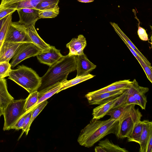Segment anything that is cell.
<instances>
[{
  "label": "cell",
  "instance_id": "cell-1",
  "mask_svg": "<svg viewBox=\"0 0 152 152\" xmlns=\"http://www.w3.org/2000/svg\"><path fill=\"white\" fill-rule=\"evenodd\" d=\"M118 120L110 118L103 121L92 119L80 131L77 142L82 146L87 148L93 146L107 135H116Z\"/></svg>",
  "mask_w": 152,
  "mask_h": 152
},
{
  "label": "cell",
  "instance_id": "cell-2",
  "mask_svg": "<svg viewBox=\"0 0 152 152\" xmlns=\"http://www.w3.org/2000/svg\"><path fill=\"white\" fill-rule=\"evenodd\" d=\"M76 70L75 56H64L59 61L49 68L41 78L40 91L57 83H62L67 80L69 74Z\"/></svg>",
  "mask_w": 152,
  "mask_h": 152
},
{
  "label": "cell",
  "instance_id": "cell-3",
  "mask_svg": "<svg viewBox=\"0 0 152 152\" xmlns=\"http://www.w3.org/2000/svg\"><path fill=\"white\" fill-rule=\"evenodd\" d=\"M8 79L26 90L29 94L37 91L41 84V77L31 68L23 65L11 69Z\"/></svg>",
  "mask_w": 152,
  "mask_h": 152
},
{
  "label": "cell",
  "instance_id": "cell-4",
  "mask_svg": "<svg viewBox=\"0 0 152 152\" xmlns=\"http://www.w3.org/2000/svg\"><path fill=\"white\" fill-rule=\"evenodd\" d=\"M25 99H13L3 109L4 123L3 130H8L26 112L24 107Z\"/></svg>",
  "mask_w": 152,
  "mask_h": 152
},
{
  "label": "cell",
  "instance_id": "cell-5",
  "mask_svg": "<svg viewBox=\"0 0 152 152\" xmlns=\"http://www.w3.org/2000/svg\"><path fill=\"white\" fill-rule=\"evenodd\" d=\"M135 106L118 120V131L116 135L118 138H128L135 125L141 121L142 115L138 109L135 108Z\"/></svg>",
  "mask_w": 152,
  "mask_h": 152
},
{
  "label": "cell",
  "instance_id": "cell-6",
  "mask_svg": "<svg viewBox=\"0 0 152 152\" xmlns=\"http://www.w3.org/2000/svg\"><path fill=\"white\" fill-rule=\"evenodd\" d=\"M42 50L32 42H23L18 48L10 63L11 68H13L24 60L36 56Z\"/></svg>",
  "mask_w": 152,
  "mask_h": 152
},
{
  "label": "cell",
  "instance_id": "cell-7",
  "mask_svg": "<svg viewBox=\"0 0 152 152\" xmlns=\"http://www.w3.org/2000/svg\"><path fill=\"white\" fill-rule=\"evenodd\" d=\"M4 42L32 43L26 32V26L18 21L11 22Z\"/></svg>",
  "mask_w": 152,
  "mask_h": 152
},
{
  "label": "cell",
  "instance_id": "cell-8",
  "mask_svg": "<svg viewBox=\"0 0 152 152\" xmlns=\"http://www.w3.org/2000/svg\"><path fill=\"white\" fill-rule=\"evenodd\" d=\"M148 91V88L140 86L136 79H134L132 81L129 88L126 89V91L127 94L135 98L142 110H145L147 102L145 94Z\"/></svg>",
  "mask_w": 152,
  "mask_h": 152
},
{
  "label": "cell",
  "instance_id": "cell-9",
  "mask_svg": "<svg viewBox=\"0 0 152 152\" xmlns=\"http://www.w3.org/2000/svg\"><path fill=\"white\" fill-rule=\"evenodd\" d=\"M45 0H1L0 10L11 8L16 10L28 8L36 9L37 6L41 2Z\"/></svg>",
  "mask_w": 152,
  "mask_h": 152
},
{
  "label": "cell",
  "instance_id": "cell-10",
  "mask_svg": "<svg viewBox=\"0 0 152 152\" xmlns=\"http://www.w3.org/2000/svg\"><path fill=\"white\" fill-rule=\"evenodd\" d=\"M64 56L60 53V50L53 46L46 50L42 51L36 56L41 63L50 66L59 61Z\"/></svg>",
  "mask_w": 152,
  "mask_h": 152
},
{
  "label": "cell",
  "instance_id": "cell-11",
  "mask_svg": "<svg viewBox=\"0 0 152 152\" xmlns=\"http://www.w3.org/2000/svg\"><path fill=\"white\" fill-rule=\"evenodd\" d=\"M76 63V77L86 75L95 69L96 66L90 61L86 55L83 53L75 56Z\"/></svg>",
  "mask_w": 152,
  "mask_h": 152
},
{
  "label": "cell",
  "instance_id": "cell-12",
  "mask_svg": "<svg viewBox=\"0 0 152 152\" xmlns=\"http://www.w3.org/2000/svg\"><path fill=\"white\" fill-rule=\"evenodd\" d=\"M126 89L118 90L112 91L105 92L86 97L90 105L101 104L119 96Z\"/></svg>",
  "mask_w": 152,
  "mask_h": 152
},
{
  "label": "cell",
  "instance_id": "cell-13",
  "mask_svg": "<svg viewBox=\"0 0 152 152\" xmlns=\"http://www.w3.org/2000/svg\"><path fill=\"white\" fill-rule=\"evenodd\" d=\"M17 11L19 17L18 22L25 26L36 23L40 19L38 15L39 10H37L24 8Z\"/></svg>",
  "mask_w": 152,
  "mask_h": 152
},
{
  "label": "cell",
  "instance_id": "cell-14",
  "mask_svg": "<svg viewBox=\"0 0 152 152\" xmlns=\"http://www.w3.org/2000/svg\"><path fill=\"white\" fill-rule=\"evenodd\" d=\"M22 43L4 42L0 49V62H9Z\"/></svg>",
  "mask_w": 152,
  "mask_h": 152
},
{
  "label": "cell",
  "instance_id": "cell-15",
  "mask_svg": "<svg viewBox=\"0 0 152 152\" xmlns=\"http://www.w3.org/2000/svg\"><path fill=\"white\" fill-rule=\"evenodd\" d=\"M86 38L82 34L79 35L77 38H73L66 45L69 50V55L77 56L81 55L86 46Z\"/></svg>",
  "mask_w": 152,
  "mask_h": 152
},
{
  "label": "cell",
  "instance_id": "cell-16",
  "mask_svg": "<svg viewBox=\"0 0 152 152\" xmlns=\"http://www.w3.org/2000/svg\"><path fill=\"white\" fill-rule=\"evenodd\" d=\"M131 83L132 81H130L129 80H124L116 81L98 90L89 92L85 95V96L86 97L119 89H127L129 88Z\"/></svg>",
  "mask_w": 152,
  "mask_h": 152
},
{
  "label": "cell",
  "instance_id": "cell-17",
  "mask_svg": "<svg viewBox=\"0 0 152 152\" xmlns=\"http://www.w3.org/2000/svg\"><path fill=\"white\" fill-rule=\"evenodd\" d=\"M35 23L26 26V32L33 43L42 51L46 50L51 46L46 43L39 36L35 28Z\"/></svg>",
  "mask_w": 152,
  "mask_h": 152
},
{
  "label": "cell",
  "instance_id": "cell-18",
  "mask_svg": "<svg viewBox=\"0 0 152 152\" xmlns=\"http://www.w3.org/2000/svg\"><path fill=\"white\" fill-rule=\"evenodd\" d=\"M62 83H57L50 86L38 91V100L31 108L32 110L39 104L47 100L58 92L61 87Z\"/></svg>",
  "mask_w": 152,
  "mask_h": 152
},
{
  "label": "cell",
  "instance_id": "cell-19",
  "mask_svg": "<svg viewBox=\"0 0 152 152\" xmlns=\"http://www.w3.org/2000/svg\"><path fill=\"white\" fill-rule=\"evenodd\" d=\"M119 96L94 108L92 114V119L99 120L107 115L111 110L113 105L118 100Z\"/></svg>",
  "mask_w": 152,
  "mask_h": 152
},
{
  "label": "cell",
  "instance_id": "cell-20",
  "mask_svg": "<svg viewBox=\"0 0 152 152\" xmlns=\"http://www.w3.org/2000/svg\"><path fill=\"white\" fill-rule=\"evenodd\" d=\"M143 121V125L139 144L140 152H145L150 132L152 131V122L148 120Z\"/></svg>",
  "mask_w": 152,
  "mask_h": 152
},
{
  "label": "cell",
  "instance_id": "cell-21",
  "mask_svg": "<svg viewBox=\"0 0 152 152\" xmlns=\"http://www.w3.org/2000/svg\"><path fill=\"white\" fill-rule=\"evenodd\" d=\"M13 99L8 91L6 80L0 78V107L4 108Z\"/></svg>",
  "mask_w": 152,
  "mask_h": 152
},
{
  "label": "cell",
  "instance_id": "cell-22",
  "mask_svg": "<svg viewBox=\"0 0 152 152\" xmlns=\"http://www.w3.org/2000/svg\"><path fill=\"white\" fill-rule=\"evenodd\" d=\"M115 32L120 37H122L129 46L137 53L139 56L148 65L151 66V63L146 57L138 49L128 37L120 28L118 24L115 23L110 22Z\"/></svg>",
  "mask_w": 152,
  "mask_h": 152
},
{
  "label": "cell",
  "instance_id": "cell-23",
  "mask_svg": "<svg viewBox=\"0 0 152 152\" xmlns=\"http://www.w3.org/2000/svg\"><path fill=\"white\" fill-rule=\"evenodd\" d=\"M95 76V75L89 74L84 76L76 77L75 78L69 80H67L62 83L61 87L57 93L62 90L92 78Z\"/></svg>",
  "mask_w": 152,
  "mask_h": 152
},
{
  "label": "cell",
  "instance_id": "cell-24",
  "mask_svg": "<svg viewBox=\"0 0 152 152\" xmlns=\"http://www.w3.org/2000/svg\"><path fill=\"white\" fill-rule=\"evenodd\" d=\"M134 105H128L118 107L110 111L107 115L110 116V118L119 120Z\"/></svg>",
  "mask_w": 152,
  "mask_h": 152
},
{
  "label": "cell",
  "instance_id": "cell-25",
  "mask_svg": "<svg viewBox=\"0 0 152 152\" xmlns=\"http://www.w3.org/2000/svg\"><path fill=\"white\" fill-rule=\"evenodd\" d=\"M99 145L101 146L106 152H127L125 148H122L111 142L108 139L99 141Z\"/></svg>",
  "mask_w": 152,
  "mask_h": 152
},
{
  "label": "cell",
  "instance_id": "cell-26",
  "mask_svg": "<svg viewBox=\"0 0 152 152\" xmlns=\"http://www.w3.org/2000/svg\"><path fill=\"white\" fill-rule=\"evenodd\" d=\"M143 125V121L137 123L134 127L130 136L127 138L129 142H134L139 143Z\"/></svg>",
  "mask_w": 152,
  "mask_h": 152
},
{
  "label": "cell",
  "instance_id": "cell-27",
  "mask_svg": "<svg viewBox=\"0 0 152 152\" xmlns=\"http://www.w3.org/2000/svg\"><path fill=\"white\" fill-rule=\"evenodd\" d=\"M12 13L6 16L5 20L0 30V49L4 41L7 31L12 22Z\"/></svg>",
  "mask_w": 152,
  "mask_h": 152
},
{
  "label": "cell",
  "instance_id": "cell-28",
  "mask_svg": "<svg viewBox=\"0 0 152 152\" xmlns=\"http://www.w3.org/2000/svg\"><path fill=\"white\" fill-rule=\"evenodd\" d=\"M48 103L47 100H45L32 109L30 120L25 132L26 135L28 134L30 130V126L34 120L42 111Z\"/></svg>",
  "mask_w": 152,
  "mask_h": 152
},
{
  "label": "cell",
  "instance_id": "cell-29",
  "mask_svg": "<svg viewBox=\"0 0 152 152\" xmlns=\"http://www.w3.org/2000/svg\"><path fill=\"white\" fill-rule=\"evenodd\" d=\"M59 13V7L57 5L55 8L44 10H39V19L53 18L57 17Z\"/></svg>",
  "mask_w": 152,
  "mask_h": 152
},
{
  "label": "cell",
  "instance_id": "cell-30",
  "mask_svg": "<svg viewBox=\"0 0 152 152\" xmlns=\"http://www.w3.org/2000/svg\"><path fill=\"white\" fill-rule=\"evenodd\" d=\"M38 91H37L29 94L26 99L24 109L27 111L31 108L36 104L38 100Z\"/></svg>",
  "mask_w": 152,
  "mask_h": 152
},
{
  "label": "cell",
  "instance_id": "cell-31",
  "mask_svg": "<svg viewBox=\"0 0 152 152\" xmlns=\"http://www.w3.org/2000/svg\"><path fill=\"white\" fill-rule=\"evenodd\" d=\"M59 0H45L37 6L36 9L39 10H44L55 8L59 2Z\"/></svg>",
  "mask_w": 152,
  "mask_h": 152
},
{
  "label": "cell",
  "instance_id": "cell-32",
  "mask_svg": "<svg viewBox=\"0 0 152 152\" xmlns=\"http://www.w3.org/2000/svg\"><path fill=\"white\" fill-rule=\"evenodd\" d=\"M11 69V65L9 62H0V78L9 76Z\"/></svg>",
  "mask_w": 152,
  "mask_h": 152
},
{
  "label": "cell",
  "instance_id": "cell-33",
  "mask_svg": "<svg viewBox=\"0 0 152 152\" xmlns=\"http://www.w3.org/2000/svg\"><path fill=\"white\" fill-rule=\"evenodd\" d=\"M122 39L123 42H124L127 47L128 48L132 54L137 60L140 64L142 67L144 71L149 69L152 66H150L146 64L144 61L139 56L137 53L133 50L127 43L125 41L122 37H120Z\"/></svg>",
  "mask_w": 152,
  "mask_h": 152
},
{
  "label": "cell",
  "instance_id": "cell-34",
  "mask_svg": "<svg viewBox=\"0 0 152 152\" xmlns=\"http://www.w3.org/2000/svg\"><path fill=\"white\" fill-rule=\"evenodd\" d=\"M31 110L30 109L27 111L23 115L20 117L15 124L11 127V129H15L16 130H18L22 129L25 119L28 115Z\"/></svg>",
  "mask_w": 152,
  "mask_h": 152
},
{
  "label": "cell",
  "instance_id": "cell-35",
  "mask_svg": "<svg viewBox=\"0 0 152 152\" xmlns=\"http://www.w3.org/2000/svg\"><path fill=\"white\" fill-rule=\"evenodd\" d=\"M130 104L137 105L139 106V104L135 98L132 95L128 94L126 93L125 98L120 107Z\"/></svg>",
  "mask_w": 152,
  "mask_h": 152
},
{
  "label": "cell",
  "instance_id": "cell-36",
  "mask_svg": "<svg viewBox=\"0 0 152 152\" xmlns=\"http://www.w3.org/2000/svg\"><path fill=\"white\" fill-rule=\"evenodd\" d=\"M137 34L139 38L141 40L146 41L148 40V36L146 30L140 26L139 25L138 26Z\"/></svg>",
  "mask_w": 152,
  "mask_h": 152
},
{
  "label": "cell",
  "instance_id": "cell-37",
  "mask_svg": "<svg viewBox=\"0 0 152 152\" xmlns=\"http://www.w3.org/2000/svg\"><path fill=\"white\" fill-rule=\"evenodd\" d=\"M32 110L30 111V112L28 114V115L27 116L24 122L23 125V127L22 128V132H21V134H20V136L18 138V140H19L23 134L24 132H25L26 128H27L28 125L30 121V120L31 114L32 112Z\"/></svg>",
  "mask_w": 152,
  "mask_h": 152
},
{
  "label": "cell",
  "instance_id": "cell-38",
  "mask_svg": "<svg viewBox=\"0 0 152 152\" xmlns=\"http://www.w3.org/2000/svg\"><path fill=\"white\" fill-rule=\"evenodd\" d=\"M16 10L11 8H6L0 10V20L10 14L13 13Z\"/></svg>",
  "mask_w": 152,
  "mask_h": 152
},
{
  "label": "cell",
  "instance_id": "cell-39",
  "mask_svg": "<svg viewBox=\"0 0 152 152\" xmlns=\"http://www.w3.org/2000/svg\"><path fill=\"white\" fill-rule=\"evenodd\" d=\"M152 152V131L150 132L147 142L145 152Z\"/></svg>",
  "mask_w": 152,
  "mask_h": 152
},
{
  "label": "cell",
  "instance_id": "cell-40",
  "mask_svg": "<svg viewBox=\"0 0 152 152\" xmlns=\"http://www.w3.org/2000/svg\"><path fill=\"white\" fill-rule=\"evenodd\" d=\"M94 150L96 152H106L99 145L96 146Z\"/></svg>",
  "mask_w": 152,
  "mask_h": 152
},
{
  "label": "cell",
  "instance_id": "cell-41",
  "mask_svg": "<svg viewBox=\"0 0 152 152\" xmlns=\"http://www.w3.org/2000/svg\"><path fill=\"white\" fill-rule=\"evenodd\" d=\"M77 1L79 2L87 3L92 2L94 1V0H77Z\"/></svg>",
  "mask_w": 152,
  "mask_h": 152
},
{
  "label": "cell",
  "instance_id": "cell-42",
  "mask_svg": "<svg viewBox=\"0 0 152 152\" xmlns=\"http://www.w3.org/2000/svg\"><path fill=\"white\" fill-rule=\"evenodd\" d=\"M6 17L0 20V30L5 20Z\"/></svg>",
  "mask_w": 152,
  "mask_h": 152
},
{
  "label": "cell",
  "instance_id": "cell-43",
  "mask_svg": "<svg viewBox=\"0 0 152 152\" xmlns=\"http://www.w3.org/2000/svg\"><path fill=\"white\" fill-rule=\"evenodd\" d=\"M3 109L0 107V117L1 116L3 115Z\"/></svg>",
  "mask_w": 152,
  "mask_h": 152
}]
</instances>
